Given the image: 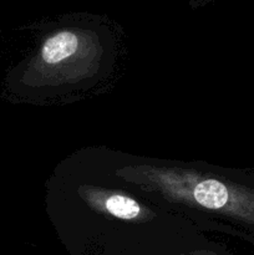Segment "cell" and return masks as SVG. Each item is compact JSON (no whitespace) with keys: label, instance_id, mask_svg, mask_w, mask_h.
<instances>
[{"label":"cell","instance_id":"3","mask_svg":"<svg viewBox=\"0 0 254 255\" xmlns=\"http://www.w3.org/2000/svg\"><path fill=\"white\" fill-rule=\"evenodd\" d=\"M115 61L116 54L90 46L77 32L62 30L44 40L21 69L19 81L37 99L61 97L94 87L110 74Z\"/></svg>","mask_w":254,"mask_h":255},{"label":"cell","instance_id":"1","mask_svg":"<svg viewBox=\"0 0 254 255\" xmlns=\"http://www.w3.org/2000/svg\"><path fill=\"white\" fill-rule=\"evenodd\" d=\"M45 212L62 238L89 246L153 242L181 254L216 248L188 219L114 176L95 146L76 149L52 169Z\"/></svg>","mask_w":254,"mask_h":255},{"label":"cell","instance_id":"2","mask_svg":"<svg viewBox=\"0 0 254 255\" xmlns=\"http://www.w3.org/2000/svg\"><path fill=\"white\" fill-rule=\"evenodd\" d=\"M120 181L143 192L199 231L254 243V174L203 161L141 156L95 146Z\"/></svg>","mask_w":254,"mask_h":255}]
</instances>
